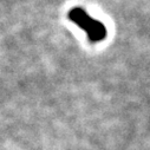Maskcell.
<instances>
[{"label": "cell", "instance_id": "1", "mask_svg": "<svg viewBox=\"0 0 150 150\" xmlns=\"http://www.w3.org/2000/svg\"><path fill=\"white\" fill-rule=\"evenodd\" d=\"M69 19L76 24L79 28H82L91 43H99L105 39L106 37V28L104 24L92 17H90L85 10L81 7H74L72 8L69 14Z\"/></svg>", "mask_w": 150, "mask_h": 150}]
</instances>
